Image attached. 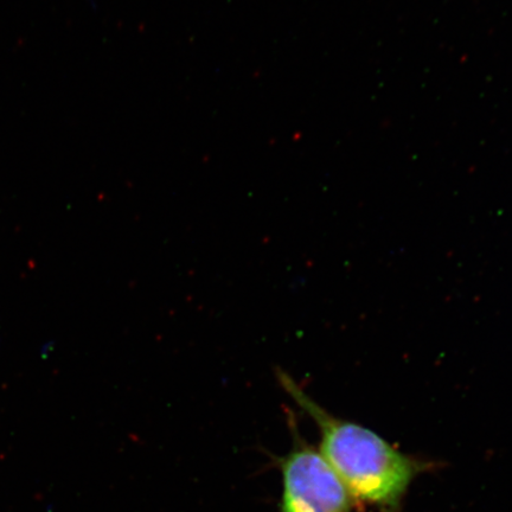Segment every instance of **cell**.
Instances as JSON below:
<instances>
[{
    "label": "cell",
    "instance_id": "6da1fadb",
    "mask_svg": "<svg viewBox=\"0 0 512 512\" xmlns=\"http://www.w3.org/2000/svg\"><path fill=\"white\" fill-rule=\"evenodd\" d=\"M275 376L281 389L317 425L318 450L354 502L380 512H401L414 480L435 464L408 456L369 428L326 411L285 370L278 368Z\"/></svg>",
    "mask_w": 512,
    "mask_h": 512
},
{
    "label": "cell",
    "instance_id": "7a4b0ae2",
    "mask_svg": "<svg viewBox=\"0 0 512 512\" xmlns=\"http://www.w3.org/2000/svg\"><path fill=\"white\" fill-rule=\"evenodd\" d=\"M292 446L278 459L281 472L279 512H352L354 499L318 448L302 437L288 412Z\"/></svg>",
    "mask_w": 512,
    "mask_h": 512
}]
</instances>
